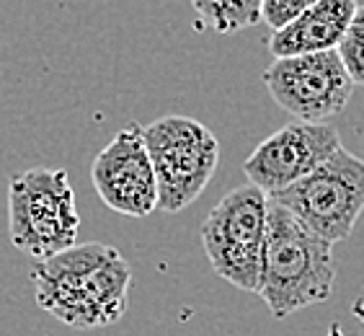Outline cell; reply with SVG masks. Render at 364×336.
<instances>
[{
    "label": "cell",
    "mask_w": 364,
    "mask_h": 336,
    "mask_svg": "<svg viewBox=\"0 0 364 336\" xmlns=\"http://www.w3.org/2000/svg\"><path fill=\"white\" fill-rule=\"evenodd\" d=\"M36 305L70 329H104L127 313L132 269L109 243L75 246L57 251L31 272Z\"/></svg>",
    "instance_id": "1"
},
{
    "label": "cell",
    "mask_w": 364,
    "mask_h": 336,
    "mask_svg": "<svg viewBox=\"0 0 364 336\" xmlns=\"http://www.w3.org/2000/svg\"><path fill=\"white\" fill-rule=\"evenodd\" d=\"M333 243L287 207L269 199L259 295L274 318H289L297 310L326 303L333 293Z\"/></svg>",
    "instance_id": "2"
},
{
    "label": "cell",
    "mask_w": 364,
    "mask_h": 336,
    "mask_svg": "<svg viewBox=\"0 0 364 336\" xmlns=\"http://www.w3.org/2000/svg\"><path fill=\"white\" fill-rule=\"evenodd\" d=\"M80 215L65 168H28L8 182V236L36 261L70 248Z\"/></svg>",
    "instance_id": "3"
},
{
    "label": "cell",
    "mask_w": 364,
    "mask_h": 336,
    "mask_svg": "<svg viewBox=\"0 0 364 336\" xmlns=\"http://www.w3.org/2000/svg\"><path fill=\"white\" fill-rule=\"evenodd\" d=\"M267 228L269 194L251 182L228 191L202 223V246L212 269L243 293H259Z\"/></svg>",
    "instance_id": "4"
},
{
    "label": "cell",
    "mask_w": 364,
    "mask_h": 336,
    "mask_svg": "<svg viewBox=\"0 0 364 336\" xmlns=\"http://www.w3.org/2000/svg\"><path fill=\"white\" fill-rule=\"evenodd\" d=\"M142 137L155 171L158 210H186L218 171V137L191 117H161L142 127Z\"/></svg>",
    "instance_id": "5"
},
{
    "label": "cell",
    "mask_w": 364,
    "mask_h": 336,
    "mask_svg": "<svg viewBox=\"0 0 364 336\" xmlns=\"http://www.w3.org/2000/svg\"><path fill=\"white\" fill-rule=\"evenodd\" d=\"M331 243L346 241L364 210V161L336 147L300 182L269 194Z\"/></svg>",
    "instance_id": "6"
},
{
    "label": "cell",
    "mask_w": 364,
    "mask_h": 336,
    "mask_svg": "<svg viewBox=\"0 0 364 336\" xmlns=\"http://www.w3.org/2000/svg\"><path fill=\"white\" fill-rule=\"evenodd\" d=\"M269 96L300 122H326L346 109L354 80L336 49L274 57L264 70Z\"/></svg>",
    "instance_id": "7"
},
{
    "label": "cell",
    "mask_w": 364,
    "mask_h": 336,
    "mask_svg": "<svg viewBox=\"0 0 364 336\" xmlns=\"http://www.w3.org/2000/svg\"><path fill=\"white\" fill-rule=\"evenodd\" d=\"M91 182L98 199L124 217H147L158 210L155 171L147 155L142 125H129L96 155Z\"/></svg>",
    "instance_id": "8"
},
{
    "label": "cell",
    "mask_w": 364,
    "mask_h": 336,
    "mask_svg": "<svg viewBox=\"0 0 364 336\" xmlns=\"http://www.w3.org/2000/svg\"><path fill=\"white\" fill-rule=\"evenodd\" d=\"M336 147H341V137L328 122H289L259 142L245 158L243 174L267 194H274L308 176Z\"/></svg>",
    "instance_id": "9"
},
{
    "label": "cell",
    "mask_w": 364,
    "mask_h": 336,
    "mask_svg": "<svg viewBox=\"0 0 364 336\" xmlns=\"http://www.w3.org/2000/svg\"><path fill=\"white\" fill-rule=\"evenodd\" d=\"M357 8V0H318L292 23L272 31L269 52L274 57H292L336 49Z\"/></svg>",
    "instance_id": "10"
},
{
    "label": "cell",
    "mask_w": 364,
    "mask_h": 336,
    "mask_svg": "<svg viewBox=\"0 0 364 336\" xmlns=\"http://www.w3.org/2000/svg\"><path fill=\"white\" fill-rule=\"evenodd\" d=\"M191 6L215 34H235L261 23L264 0H191Z\"/></svg>",
    "instance_id": "11"
},
{
    "label": "cell",
    "mask_w": 364,
    "mask_h": 336,
    "mask_svg": "<svg viewBox=\"0 0 364 336\" xmlns=\"http://www.w3.org/2000/svg\"><path fill=\"white\" fill-rule=\"evenodd\" d=\"M336 52L354 85H364V6H359L357 14L351 16Z\"/></svg>",
    "instance_id": "12"
},
{
    "label": "cell",
    "mask_w": 364,
    "mask_h": 336,
    "mask_svg": "<svg viewBox=\"0 0 364 336\" xmlns=\"http://www.w3.org/2000/svg\"><path fill=\"white\" fill-rule=\"evenodd\" d=\"M318 0H264L261 6V21L267 23L272 31L292 23L300 14H305Z\"/></svg>",
    "instance_id": "13"
},
{
    "label": "cell",
    "mask_w": 364,
    "mask_h": 336,
    "mask_svg": "<svg viewBox=\"0 0 364 336\" xmlns=\"http://www.w3.org/2000/svg\"><path fill=\"white\" fill-rule=\"evenodd\" d=\"M331 336H341V334H338V331H336V329H333V331H331Z\"/></svg>",
    "instance_id": "14"
}]
</instances>
